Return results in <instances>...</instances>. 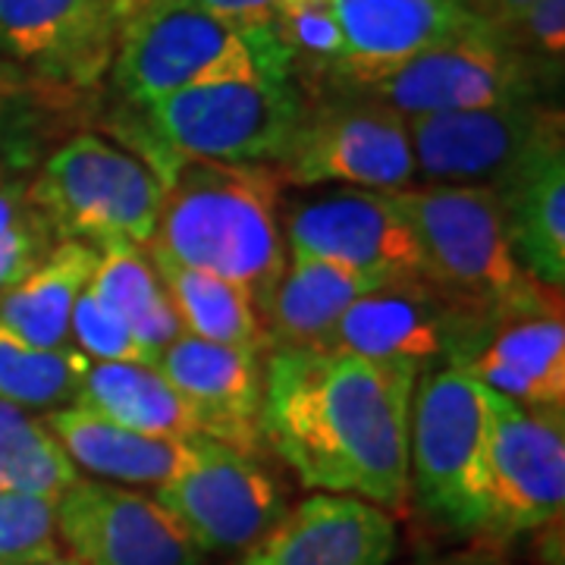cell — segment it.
Returning <instances> with one entry per match:
<instances>
[{
	"mask_svg": "<svg viewBox=\"0 0 565 565\" xmlns=\"http://www.w3.org/2000/svg\"><path fill=\"white\" fill-rule=\"evenodd\" d=\"M362 88L405 120L534 102L531 70L503 41H497L493 29L424 51Z\"/></svg>",
	"mask_w": 565,
	"mask_h": 565,
	"instance_id": "13",
	"label": "cell"
},
{
	"mask_svg": "<svg viewBox=\"0 0 565 565\" xmlns=\"http://www.w3.org/2000/svg\"><path fill=\"white\" fill-rule=\"evenodd\" d=\"M70 337L76 340L79 352L85 359H95V362H145L136 337L129 333V327L110 315L85 286L76 308H73V318H70Z\"/></svg>",
	"mask_w": 565,
	"mask_h": 565,
	"instance_id": "32",
	"label": "cell"
},
{
	"mask_svg": "<svg viewBox=\"0 0 565 565\" xmlns=\"http://www.w3.org/2000/svg\"><path fill=\"white\" fill-rule=\"evenodd\" d=\"M289 255H311L362 270L377 282L422 277V252L386 192L333 189L289 207Z\"/></svg>",
	"mask_w": 565,
	"mask_h": 565,
	"instance_id": "14",
	"label": "cell"
},
{
	"mask_svg": "<svg viewBox=\"0 0 565 565\" xmlns=\"http://www.w3.org/2000/svg\"><path fill=\"white\" fill-rule=\"evenodd\" d=\"M76 405L148 437L189 440L202 434L199 418L192 415L189 403L154 364H88Z\"/></svg>",
	"mask_w": 565,
	"mask_h": 565,
	"instance_id": "25",
	"label": "cell"
},
{
	"mask_svg": "<svg viewBox=\"0 0 565 565\" xmlns=\"http://www.w3.org/2000/svg\"><path fill=\"white\" fill-rule=\"evenodd\" d=\"M44 424H51L70 462L120 484L161 487L180 478L199 459V437L167 440L136 434L82 405L57 408Z\"/></svg>",
	"mask_w": 565,
	"mask_h": 565,
	"instance_id": "22",
	"label": "cell"
},
{
	"mask_svg": "<svg viewBox=\"0 0 565 565\" xmlns=\"http://www.w3.org/2000/svg\"><path fill=\"white\" fill-rule=\"evenodd\" d=\"M396 525L381 505L349 493H315L286 509L239 565H386Z\"/></svg>",
	"mask_w": 565,
	"mask_h": 565,
	"instance_id": "18",
	"label": "cell"
},
{
	"mask_svg": "<svg viewBox=\"0 0 565 565\" xmlns=\"http://www.w3.org/2000/svg\"><path fill=\"white\" fill-rule=\"evenodd\" d=\"M415 177L444 185H497L563 141V114L534 102L408 117Z\"/></svg>",
	"mask_w": 565,
	"mask_h": 565,
	"instance_id": "12",
	"label": "cell"
},
{
	"mask_svg": "<svg viewBox=\"0 0 565 565\" xmlns=\"http://www.w3.org/2000/svg\"><path fill=\"white\" fill-rule=\"evenodd\" d=\"M35 204L29 199V189L22 185H0V233L22 221Z\"/></svg>",
	"mask_w": 565,
	"mask_h": 565,
	"instance_id": "35",
	"label": "cell"
},
{
	"mask_svg": "<svg viewBox=\"0 0 565 565\" xmlns=\"http://www.w3.org/2000/svg\"><path fill=\"white\" fill-rule=\"evenodd\" d=\"M403 214L422 277L452 305L500 323L527 311L563 308L559 292L531 280L512 258L503 204L490 185H405L386 192Z\"/></svg>",
	"mask_w": 565,
	"mask_h": 565,
	"instance_id": "3",
	"label": "cell"
},
{
	"mask_svg": "<svg viewBox=\"0 0 565 565\" xmlns=\"http://www.w3.org/2000/svg\"><path fill=\"white\" fill-rule=\"evenodd\" d=\"M57 531L82 565H202L199 546L158 500L104 481H76L63 493Z\"/></svg>",
	"mask_w": 565,
	"mask_h": 565,
	"instance_id": "15",
	"label": "cell"
},
{
	"mask_svg": "<svg viewBox=\"0 0 565 565\" xmlns=\"http://www.w3.org/2000/svg\"><path fill=\"white\" fill-rule=\"evenodd\" d=\"M98 267V245L61 239L17 286L0 292V327L41 349H63L70 318Z\"/></svg>",
	"mask_w": 565,
	"mask_h": 565,
	"instance_id": "24",
	"label": "cell"
},
{
	"mask_svg": "<svg viewBox=\"0 0 565 565\" xmlns=\"http://www.w3.org/2000/svg\"><path fill=\"white\" fill-rule=\"evenodd\" d=\"M384 282L340 262L289 255L264 311L270 352H321L345 308Z\"/></svg>",
	"mask_w": 565,
	"mask_h": 565,
	"instance_id": "23",
	"label": "cell"
},
{
	"mask_svg": "<svg viewBox=\"0 0 565 565\" xmlns=\"http://www.w3.org/2000/svg\"><path fill=\"white\" fill-rule=\"evenodd\" d=\"M76 481V465L54 430L29 408L0 399V487L57 503Z\"/></svg>",
	"mask_w": 565,
	"mask_h": 565,
	"instance_id": "28",
	"label": "cell"
},
{
	"mask_svg": "<svg viewBox=\"0 0 565 565\" xmlns=\"http://www.w3.org/2000/svg\"><path fill=\"white\" fill-rule=\"evenodd\" d=\"M527 35L541 44L550 57H563L565 51V0H531L522 10Z\"/></svg>",
	"mask_w": 565,
	"mask_h": 565,
	"instance_id": "34",
	"label": "cell"
},
{
	"mask_svg": "<svg viewBox=\"0 0 565 565\" xmlns=\"http://www.w3.org/2000/svg\"><path fill=\"white\" fill-rule=\"evenodd\" d=\"M505 3H509V7H515V10H525L531 0H505Z\"/></svg>",
	"mask_w": 565,
	"mask_h": 565,
	"instance_id": "37",
	"label": "cell"
},
{
	"mask_svg": "<svg viewBox=\"0 0 565 565\" xmlns=\"http://www.w3.org/2000/svg\"><path fill=\"white\" fill-rule=\"evenodd\" d=\"M29 199L57 239L148 245L161 217L163 185L148 163L98 136H76L51 154Z\"/></svg>",
	"mask_w": 565,
	"mask_h": 565,
	"instance_id": "7",
	"label": "cell"
},
{
	"mask_svg": "<svg viewBox=\"0 0 565 565\" xmlns=\"http://www.w3.org/2000/svg\"><path fill=\"white\" fill-rule=\"evenodd\" d=\"M161 185V217L148 255L239 282L264 318L286 270L277 170L180 158Z\"/></svg>",
	"mask_w": 565,
	"mask_h": 565,
	"instance_id": "2",
	"label": "cell"
},
{
	"mask_svg": "<svg viewBox=\"0 0 565 565\" xmlns=\"http://www.w3.org/2000/svg\"><path fill=\"white\" fill-rule=\"evenodd\" d=\"M88 359L76 345L41 349L0 327V399L20 408L76 405Z\"/></svg>",
	"mask_w": 565,
	"mask_h": 565,
	"instance_id": "29",
	"label": "cell"
},
{
	"mask_svg": "<svg viewBox=\"0 0 565 565\" xmlns=\"http://www.w3.org/2000/svg\"><path fill=\"white\" fill-rule=\"evenodd\" d=\"M418 367L337 352H270L264 444L305 487L374 505L408 497V424Z\"/></svg>",
	"mask_w": 565,
	"mask_h": 565,
	"instance_id": "1",
	"label": "cell"
},
{
	"mask_svg": "<svg viewBox=\"0 0 565 565\" xmlns=\"http://www.w3.org/2000/svg\"><path fill=\"white\" fill-rule=\"evenodd\" d=\"M487 386L456 364L434 367L412 396L408 487L452 534L487 531Z\"/></svg>",
	"mask_w": 565,
	"mask_h": 565,
	"instance_id": "6",
	"label": "cell"
},
{
	"mask_svg": "<svg viewBox=\"0 0 565 565\" xmlns=\"http://www.w3.org/2000/svg\"><path fill=\"white\" fill-rule=\"evenodd\" d=\"M154 367L189 403L202 437L245 456L262 452V355L180 333L163 349Z\"/></svg>",
	"mask_w": 565,
	"mask_h": 565,
	"instance_id": "16",
	"label": "cell"
},
{
	"mask_svg": "<svg viewBox=\"0 0 565 565\" xmlns=\"http://www.w3.org/2000/svg\"><path fill=\"white\" fill-rule=\"evenodd\" d=\"M282 185H352L393 192L415 182L408 120L381 102L302 114L289 154L274 163Z\"/></svg>",
	"mask_w": 565,
	"mask_h": 565,
	"instance_id": "10",
	"label": "cell"
},
{
	"mask_svg": "<svg viewBox=\"0 0 565 565\" xmlns=\"http://www.w3.org/2000/svg\"><path fill=\"white\" fill-rule=\"evenodd\" d=\"M487 531L509 537L563 519L565 412H537L487 390Z\"/></svg>",
	"mask_w": 565,
	"mask_h": 565,
	"instance_id": "9",
	"label": "cell"
},
{
	"mask_svg": "<svg viewBox=\"0 0 565 565\" xmlns=\"http://www.w3.org/2000/svg\"><path fill=\"white\" fill-rule=\"evenodd\" d=\"M148 170L163 180L180 158L280 163L302 122V102L286 82H214L141 104Z\"/></svg>",
	"mask_w": 565,
	"mask_h": 565,
	"instance_id": "5",
	"label": "cell"
},
{
	"mask_svg": "<svg viewBox=\"0 0 565 565\" xmlns=\"http://www.w3.org/2000/svg\"><path fill=\"white\" fill-rule=\"evenodd\" d=\"M270 29L292 61L305 57L330 66L343 61L345 39L337 0H274Z\"/></svg>",
	"mask_w": 565,
	"mask_h": 565,
	"instance_id": "31",
	"label": "cell"
},
{
	"mask_svg": "<svg viewBox=\"0 0 565 565\" xmlns=\"http://www.w3.org/2000/svg\"><path fill=\"white\" fill-rule=\"evenodd\" d=\"M114 82L132 104L214 82H286L292 57L274 29H239L199 0H126Z\"/></svg>",
	"mask_w": 565,
	"mask_h": 565,
	"instance_id": "4",
	"label": "cell"
},
{
	"mask_svg": "<svg viewBox=\"0 0 565 565\" xmlns=\"http://www.w3.org/2000/svg\"><path fill=\"white\" fill-rule=\"evenodd\" d=\"M61 243L54 226L41 217L39 207H32L22 221H17L10 230L0 233V292L32 274L44 255Z\"/></svg>",
	"mask_w": 565,
	"mask_h": 565,
	"instance_id": "33",
	"label": "cell"
},
{
	"mask_svg": "<svg viewBox=\"0 0 565 565\" xmlns=\"http://www.w3.org/2000/svg\"><path fill=\"white\" fill-rule=\"evenodd\" d=\"M126 0H0V54L51 76L92 79L117 41Z\"/></svg>",
	"mask_w": 565,
	"mask_h": 565,
	"instance_id": "19",
	"label": "cell"
},
{
	"mask_svg": "<svg viewBox=\"0 0 565 565\" xmlns=\"http://www.w3.org/2000/svg\"><path fill=\"white\" fill-rule=\"evenodd\" d=\"M158 503L199 553H245L286 515V493L255 456L199 434V459L158 487Z\"/></svg>",
	"mask_w": 565,
	"mask_h": 565,
	"instance_id": "11",
	"label": "cell"
},
{
	"mask_svg": "<svg viewBox=\"0 0 565 565\" xmlns=\"http://www.w3.org/2000/svg\"><path fill=\"white\" fill-rule=\"evenodd\" d=\"M57 553V503L20 490H0V565H35Z\"/></svg>",
	"mask_w": 565,
	"mask_h": 565,
	"instance_id": "30",
	"label": "cell"
},
{
	"mask_svg": "<svg viewBox=\"0 0 565 565\" xmlns=\"http://www.w3.org/2000/svg\"><path fill=\"white\" fill-rule=\"evenodd\" d=\"M148 258L170 296L182 333L207 340V343L233 345L252 355L270 352V337H267L262 311L255 308L252 296L239 282L217 277L211 270L158 258V255H148Z\"/></svg>",
	"mask_w": 565,
	"mask_h": 565,
	"instance_id": "27",
	"label": "cell"
},
{
	"mask_svg": "<svg viewBox=\"0 0 565 565\" xmlns=\"http://www.w3.org/2000/svg\"><path fill=\"white\" fill-rule=\"evenodd\" d=\"M88 292L129 327L148 364H158L163 349L182 333L145 245L126 239L98 245V267L88 280Z\"/></svg>",
	"mask_w": 565,
	"mask_h": 565,
	"instance_id": "26",
	"label": "cell"
},
{
	"mask_svg": "<svg viewBox=\"0 0 565 565\" xmlns=\"http://www.w3.org/2000/svg\"><path fill=\"white\" fill-rule=\"evenodd\" d=\"M503 204L515 264L546 289L565 282V145H550L490 185Z\"/></svg>",
	"mask_w": 565,
	"mask_h": 565,
	"instance_id": "21",
	"label": "cell"
},
{
	"mask_svg": "<svg viewBox=\"0 0 565 565\" xmlns=\"http://www.w3.org/2000/svg\"><path fill=\"white\" fill-rule=\"evenodd\" d=\"M337 13L345 54L333 73L352 85L381 79L393 66L449 41L490 32L462 0H337Z\"/></svg>",
	"mask_w": 565,
	"mask_h": 565,
	"instance_id": "17",
	"label": "cell"
},
{
	"mask_svg": "<svg viewBox=\"0 0 565 565\" xmlns=\"http://www.w3.org/2000/svg\"><path fill=\"white\" fill-rule=\"evenodd\" d=\"M35 565H82L76 556H63V553H57V556H51V559H44V563H35Z\"/></svg>",
	"mask_w": 565,
	"mask_h": 565,
	"instance_id": "36",
	"label": "cell"
},
{
	"mask_svg": "<svg viewBox=\"0 0 565 565\" xmlns=\"http://www.w3.org/2000/svg\"><path fill=\"white\" fill-rule=\"evenodd\" d=\"M497 323L471 315L437 292L424 277L384 282L345 308L321 352L362 355L371 362L462 367Z\"/></svg>",
	"mask_w": 565,
	"mask_h": 565,
	"instance_id": "8",
	"label": "cell"
},
{
	"mask_svg": "<svg viewBox=\"0 0 565 565\" xmlns=\"http://www.w3.org/2000/svg\"><path fill=\"white\" fill-rule=\"evenodd\" d=\"M0 490H3V487H0Z\"/></svg>",
	"mask_w": 565,
	"mask_h": 565,
	"instance_id": "38",
	"label": "cell"
},
{
	"mask_svg": "<svg viewBox=\"0 0 565 565\" xmlns=\"http://www.w3.org/2000/svg\"><path fill=\"white\" fill-rule=\"evenodd\" d=\"M462 371L522 408L565 412L563 308L527 311L500 321Z\"/></svg>",
	"mask_w": 565,
	"mask_h": 565,
	"instance_id": "20",
	"label": "cell"
}]
</instances>
